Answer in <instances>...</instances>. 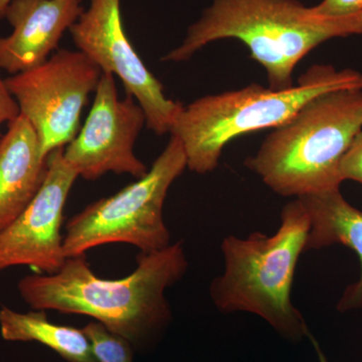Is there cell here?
<instances>
[{"label": "cell", "instance_id": "7", "mask_svg": "<svg viewBox=\"0 0 362 362\" xmlns=\"http://www.w3.org/2000/svg\"><path fill=\"white\" fill-rule=\"evenodd\" d=\"M102 74L84 52L61 49L42 65L6 78L21 115L37 132L45 158L77 136L81 113Z\"/></svg>", "mask_w": 362, "mask_h": 362}, {"label": "cell", "instance_id": "17", "mask_svg": "<svg viewBox=\"0 0 362 362\" xmlns=\"http://www.w3.org/2000/svg\"><path fill=\"white\" fill-rule=\"evenodd\" d=\"M311 7L317 16L323 18H349L362 13V0H322Z\"/></svg>", "mask_w": 362, "mask_h": 362}, {"label": "cell", "instance_id": "16", "mask_svg": "<svg viewBox=\"0 0 362 362\" xmlns=\"http://www.w3.org/2000/svg\"><path fill=\"white\" fill-rule=\"evenodd\" d=\"M339 176L342 182L352 180L362 185V130L354 137L340 161Z\"/></svg>", "mask_w": 362, "mask_h": 362}, {"label": "cell", "instance_id": "10", "mask_svg": "<svg viewBox=\"0 0 362 362\" xmlns=\"http://www.w3.org/2000/svg\"><path fill=\"white\" fill-rule=\"evenodd\" d=\"M64 148L47 156L42 187L25 211L0 232V271L28 266L52 275L65 263L64 209L78 175L66 161Z\"/></svg>", "mask_w": 362, "mask_h": 362}, {"label": "cell", "instance_id": "13", "mask_svg": "<svg viewBox=\"0 0 362 362\" xmlns=\"http://www.w3.org/2000/svg\"><path fill=\"white\" fill-rule=\"evenodd\" d=\"M310 218L306 251L342 245L361 262V275L343 292L337 305L339 312L362 308V211L350 204L340 188L300 197Z\"/></svg>", "mask_w": 362, "mask_h": 362}, {"label": "cell", "instance_id": "4", "mask_svg": "<svg viewBox=\"0 0 362 362\" xmlns=\"http://www.w3.org/2000/svg\"><path fill=\"white\" fill-rule=\"evenodd\" d=\"M361 130L362 90H331L275 128L245 164L282 197L340 188V161Z\"/></svg>", "mask_w": 362, "mask_h": 362}, {"label": "cell", "instance_id": "21", "mask_svg": "<svg viewBox=\"0 0 362 362\" xmlns=\"http://www.w3.org/2000/svg\"><path fill=\"white\" fill-rule=\"evenodd\" d=\"M358 35H362V13L361 16V25H359V33Z\"/></svg>", "mask_w": 362, "mask_h": 362}, {"label": "cell", "instance_id": "9", "mask_svg": "<svg viewBox=\"0 0 362 362\" xmlns=\"http://www.w3.org/2000/svg\"><path fill=\"white\" fill-rule=\"evenodd\" d=\"M96 97L81 132L64 148L78 177L96 180L108 173L142 177L148 168L134 153L146 116L132 95L118 98L115 78L102 74Z\"/></svg>", "mask_w": 362, "mask_h": 362}, {"label": "cell", "instance_id": "20", "mask_svg": "<svg viewBox=\"0 0 362 362\" xmlns=\"http://www.w3.org/2000/svg\"><path fill=\"white\" fill-rule=\"evenodd\" d=\"M11 1H13V0H0V20L4 18L7 6H9Z\"/></svg>", "mask_w": 362, "mask_h": 362}, {"label": "cell", "instance_id": "15", "mask_svg": "<svg viewBox=\"0 0 362 362\" xmlns=\"http://www.w3.org/2000/svg\"><path fill=\"white\" fill-rule=\"evenodd\" d=\"M82 329L89 338L98 362H133L135 347L129 340L111 332L95 320Z\"/></svg>", "mask_w": 362, "mask_h": 362}, {"label": "cell", "instance_id": "11", "mask_svg": "<svg viewBox=\"0 0 362 362\" xmlns=\"http://www.w3.org/2000/svg\"><path fill=\"white\" fill-rule=\"evenodd\" d=\"M83 11L82 0H13L4 16L13 33L0 37L1 71L16 75L42 65Z\"/></svg>", "mask_w": 362, "mask_h": 362}, {"label": "cell", "instance_id": "14", "mask_svg": "<svg viewBox=\"0 0 362 362\" xmlns=\"http://www.w3.org/2000/svg\"><path fill=\"white\" fill-rule=\"evenodd\" d=\"M0 334L6 341L42 343L68 362H98L83 329L52 323L45 310L21 313L2 307Z\"/></svg>", "mask_w": 362, "mask_h": 362}, {"label": "cell", "instance_id": "2", "mask_svg": "<svg viewBox=\"0 0 362 362\" xmlns=\"http://www.w3.org/2000/svg\"><path fill=\"white\" fill-rule=\"evenodd\" d=\"M361 16L323 18L298 0H213L161 61H187L216 40H238L266 71L269 87L289 89L295 68L309 52L327 40L358 35Z\"/></svg>", "mask_w": 362, "mask_h": 362}, {"label": "cell", "instance_id": "6", "mask_svg": "<svg viewBox=\"0 0 362 362\" xmlns=\"http://www.w3.org/2000/svg\"><path fill=\"white\" fill-rule=\"evenodd\" d=\"M187 168L182 143L171 135L146 175L115 194L93 202L68 221L64 235L66 258L116 243L132 245L145 254L170 246L164 202L169 188Z\"/></svg>", "mask_w": 362, "mask_h": 362}, {"label": "cell", "instance_id": "19", "mask_svg": "<svg viewBox=\"0 0 362 362\" xmlns=\"http://www.w3.org/2000/svg\"><path fill=\"white\" fill-rule=\"evenodd\" d=\"M310 337V340L312 344H313L314 349L316 350L317 356H318L319 362H329L328 361L327 357H326L325 354H324L323 350L321 349L320 345L319 343L314 339V337L312 335H309Z\"/></svg>", "mask_w": 362, "mask_h": 362}, {"label": "cell", "instance_id": "8", "mask_svg": "<svg viewBox=\"0 0 362 362\" xmlns=\"http://www.w3.org/2000/svg\"><path fill=\"white\" fill-rule=\"evenodd\" d=\"M69 30L78 51L103 73L120 78L127 94L144 111L147 128L159 136L170 133L183 105L166 98L163 86L131 45L123 28L120 0H90L88 11Z\"/></svg>", "mask_w": 362, "mask_h": 362}, {"label": "cell", "instance_id": "12", "mask_svg": "<svg viewBox=\"0 0 362 362\" xmlns=\"http://www.w3.org/2000/svg\"><path fill=\"white\" fill-rule=\"evenodd\" d=\"M47 170L37 132L20 114L0 137V232L33 201Z\"/></svg>", "mask_w": 362, "mask_h": 362}, {"label": "cell", "instance_id": "1", "mask_svg": "<svg viewBox=\"0 0 362 362\" xmlns=\"http://www.w3.org/2000/svg\"><path fill=\"white\" fill-rule=\"evenodd\" d=\"M127 277L107 280L93 272L86 254L66 258L56 274H35L18 282L33 310L92 317L135 349L150 344L170 322L166 291L185 277L188 261L182 243L140 252Z\"/></svg>", "mask_w": 362, "mask_h": 362}, {"label": "cell", "instance_id": "5", "mask_svg": "<svg viewBox=\"0 0 362 362\" xmlns=\"http://www.w3.org/2000/svg\"><path fill=\"white\" fill-rule=\"evenodd\" d=\"M362 90V74L314 65L289 89L259 84L209 95L183 106L170 130L182 143L187 169L199 175L218 168L228 143L247 133L277 128L305 104L331 90Z\"/></svg>", "mask_w": 362, "mask_h": 362}, {"label": "cell", "instance_id": "18", "mask_svg": "<svg viewBox=\"0 0 362 362\" xmlns=\"http://www.w3.org/2000/svg\"><path fill=\"white\" fill-rule=\"evenodd\" d=\"M20 114L18 102L7 89L6 78H2L1 69H0V137L2 136V125L14 120Z\"/></svg>", "mask_w": 362, "mask_h": 362}, {"label": "cell", "instance_id": "3", "mask_svg": "<svg viewBox=\"0 0 362 362\" xmlns=\"http://www.w3.org/2000/svg\"><path fill=\"white\" fill-rule=\"evenodd\" d=\"M310 218L300 199L288 202L277 232L228 235L221 243L223 272L209 286L214 306L223 313L246 312L261 317L292 341L309 337L301 312L292 302L298 261L306 252Z\"/></svg>", "mask_w": 362, "mask_h": 362}]
</instances>
